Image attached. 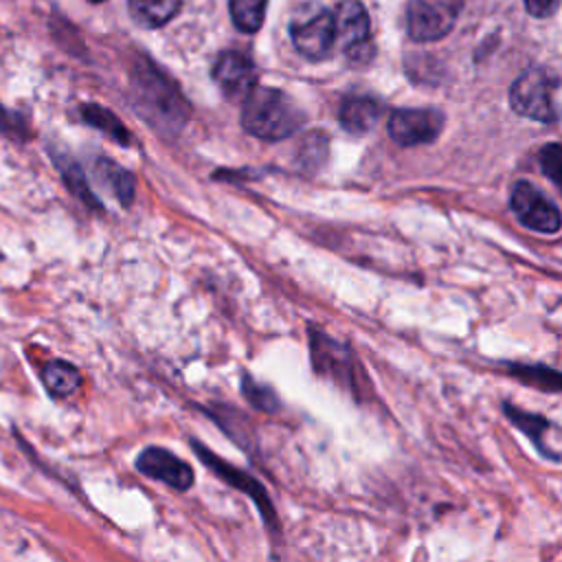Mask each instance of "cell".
<instances>
[{"label":"cell","instance_id":"obj_1","mask_svg":"<svg viewBox=\"0 0 562 562\" xmlns=\"http://www.w3.org/2000/svg\"><path fill=\"white\" fill-rule=\"evenodd\" d=\"M132 94L140 116L165 134H176L189 119V105L178 88L147 59L134 68Z\"/></svg>","mask_w":562,"mask_h":562},{"label":"cell","instance_id":"obj_2","mask_svg":"<svg viewBox=\"0 0 562 562\" xmlns=\"http://www.w3.org/2000/svg\"><path fill=\"white\" fill-rule=\"evenodd\" d=\"M303 110L283 90L255 88L241 105V127L261 140H281L303 125Z\"/></svg>","mask_w":562,"mask_h":562},{"label":"cell","instance_id":"obj_3","mask_svg":"<svg viewBox=\"0 0 562 562\" xmlns=\"http://www.w3.org/2000/svg\"><path fill=\"white\" fill-rule=\"evenodd\" d=\"M560 79L547 68H527L509 88V105L516 114L531 121L549 123L558 114L555 110V90Z\"/></svg>","mask_w":562,"mask_h":562},{"label":"cell","instance_id":"obj_4","mask_svg":"<svg viewBox=\"0 0 562 562\" xmlns=\"http://www.w3.org/2000/svg\"><path fill=\"white\" fill-rule=\"evenodd\" d=\"M336 46L347 55L349 61L364 64L373 57L371 22L360 0H342L334 11Z\"/></svg>","mask_w":562,"mask_h":562},{"label":"cell","instance_id":"obj_5","mask_svg":"<svg viewBox=\"0 0 562 562\" xmlns=\"http://www.w3.org/2000/svg\"><path fill=\"white\" fill-rule=\"evenodd\" d=\"M461 0H408L406 29L415 42H435L448 35L459 18Z\"/></svg>","mask_w":562,"mask_h":562},{"label":"cell","instance_id":"obj_6","mask_svg":"<svg viewBox=\"0 0 562 562\" xmlns=\"http://www.w3.org/2000/svg\"><path fill=\"white\" fill-rule=\"evenodd\" d=\"M443 130V114L437 108H400L389 116V134L402 147L432 143Z\"/></svg>","mask_w":562,"mask_h":562},{"label":"cell","instance_id":"obj_7","mask_svg":"<svg viewBox=\"0 0 562 562\" xmlns=\"http://www.w3.org/2000/svg\"><path fill=\"white\" fill-rule=\"evenodd\" d=\"M509 206L514 215L531 231L542 235H553L562 228L560 211L531 184L518 180L509 195Z\"/></svg>","mask_w":562,"mask_h":562},{"label":"cell","instance_id":"obj_8","mask_svg":"<svg viewBox=\"0 0 562 562\" xmlns=\"http://www.w3.org/2000/svg\"><path fill=\"white\" fill-rule=\"evenodd\" d=\"M191 446H193V450H195V454L215 472V476H220L226 485H231V487H237L239 492H244L257 507H259V514H261V518L266 520V525L270 527V529H277V514H274V505H272V501L268 498V494H266V487L257 481V479H252L250 474H246L244 470H239V468H235V465H231L228 461H224L222 457H217V454H213L206 446H200L198 441H191Z\"/></svg>","mask_w":562,"mask_h":562},{"label":"cell","instance_id":"obj_9","mask_svg":"<svg viewBox=\"0 0 562 562\" xmlns=\"http://www.w3.org/2000/svg\"><path fill=\"white\" fill-rule=\"evenodd\" d=\"M310 338H312V362L316 373L331 378L334 382H338L340 386L358 395L362 386H360L358 367L353 364L351 353L321 331H312Z\"/></svg>","mask_w":562,"mask_h":562},{"label":"cell","instance_id":"obj_10","mask_svg":"<svg viewBox=\"0 0 562 562\" xmlns=\"http://www.w3.org/2000/svg\"><path fill=\"white\" fill-rule=\"evenodd\" d=\"M290 35L294 42V48L307 57V59H325L334 46H336V26H334V13L321 9L314 11L290 26Z\"/></svg>","mask_w":562,"mask_h":562},{"label":"cell","instance_id":"obj_11","mask_svg":"<svg viewBox=\"0 0 562 562\" xmlns=\"http://www.w3.org/2000/svg\"><path fill=\"white\" fill-rule=\"evenodd\" d=\"M136 468L149 479L162 481L169 487L184 492L193 485V470L187 461L178 459L173 452L160 448V446H149L136 457Z\"/></svg>","mask_w":562,"mask_h":562},{"label":"cell","instance_id":"obj_12","mask_svg":"<svg viewBox=\"0 0 562 562\" xmlns=\"http://www.w3.org/2000/svg\"><path fill=\"white\" fill-rule=\"evenodd\" d=\"M213 77L228 99H246L257 88V70L252 61L237 50H226L213 66Z\"/></svg>","mask_w":562,"mask_h":562},{"label":"cell","instance_id":"obj_13","mask_svg":"<svg viewBox=\"0 0 562 562\" xmlns=\"http://www.w3.org/2000/svg\"><path fill=\"white\" fill-rule=\"evenodd\" d=\"M382 116V103L369 94H351L340 105V125L351 134H367Z\"/></svg>","mask_w":562,"mask_h":562},{"label":"cell","instance_id":"obj_14","mask_svg":"<svg viewBox=\"0 0 562 562\" xmlns=\"http://www.w3.org/2000/svg\"><path fill=\"white\" fill-rule=\"evenodd\" d=\"M503 411H505L507 419H509L518 430H522V432L531 439V443H533L547 459H558V457H560V454L549 446V430H551L553 426H551V422H549L547 417L536 415V413L520 411L518 406H514V404H509V402L503 404Z\"/></svg>","mask_w":562,"mask_h":562},{"label":"cell","instance_id":"obj_15","mask_svg":"<svg viewBox=\"0 0 562 562\" xmlns=\"http://www.w3.org/2000/svg\"><path fill=\"white\" fill-rule=\"evenodd\" d=\"M44 386L55 397H68L72 395L81 384V373L75 364L66 360H50L42 371Z\"/></svg>","mask_w":562,"mask_h":562},{"label":"cell","instance_id":"obj_16","mask_svg":"<svg viewBox=\"0 0 562 562\" xmlns=\"http://www.w3.org/2000/svg\"><path fill=\"white\" fill-rule=\"evenodd\" d=\"M182 0H130V11L143 26H162L180 9Z\"/></svg>","mask_w":562,"mask_h":562},{"label":"cell","instance_id":"obj_17","mask_svg":"<svg viewBox=\"0 0 562 562\" xmlns=\"http://www.w3.org/2000/svg\"><path fill=\"white\" fill-rule=\"evenodd\" d=\"M507 373H512L516 380L540 391H549V393L562 391V373L544 364H509Z\"/></svg>","mask_w":562,"mask_h":562},{"label":"cell","instance_id":"obj_18","mask_svg":"<svg viewBox=\"0 0 562 562\" xmlns=\"http://www.w3.org/2000/svg\"><path fill=\"white\" fill-rule=\"evenodd\" d=\"M97 173L105 184H110L112 193L127 206L134 200V176L125 171L121 165L112 160H99L97 162Z\"/></svg>","mask_w":562,"mask_h":562},{"label":"cell","instance_id":"obj_19","mask_svg":"<svg viewBox=\"0 0 562 562\" xmlns=\"http://www.w3.org/2000/svg\"><path fill=\"white\" fill-rule=\"evenodd\" d=\"M268 0H228L231 20L241 33H255L261 29L266 18Z\"/></svg>","mask_w":562,"mask_h":562},{"label":"cell","instance_id":"obj_20","mask_svg":"<svg viewBox=\"0 0 562 562\" xmlns=\"http://www.w3.org/2000/svg\"><path fill=\"white\" fill-rule=\"evenodd\" d=\"M81 116H83L86 123L99 127L101 132H105L108 136H112L116 143H121V145H127V143H130V134H127L125 125H123L112 112H108L105 108L94 105V103L83 105V108H81Z\"/></svg>","mask_w":562,"mask_h":562},{"label":"cell","instance_id":"obj_21","mask_svg":"<svg viewBox=\"0 0 562 562\" xmlns=\"http://www.w3.org/2000/svg\"><path fill=\"white\" fill-rule=\"evenodd\" d=\"M241 393L259 411L272 413L279 408V397L274 395V391L266 384H259L257 380H252L248 375H244V380H241Z\"/></svg>","mask_w":562,"mask_h":562},{"label":"cell","instance_id":"obj_22","mask_svg":"<svg viewBox=\"0 0 562 562\" xmlns=\"http://www.w3.org/2000/svg\"><path fill=\"white\" fill-rule=\"evenodd\" d=\"M542 173L562 191V143H549L540 149Z\"/></svg>","mask_w":562,"mask_h":562},{"label":"cell","instance_id":"obj_23","mask_svg":"<svg viewBox=\"0 0 562 562\" xmlns=\"http://www.w3.org/2000/svg\"><path fill=\"white\" fill-rule=\"evenodd\" d=\"M59 169L64 171V178H66L68 187L75 191V195H79V200H83L86 204L94 206V204H97V200H94V195L90 193V189H88V184H86V178H83L81 169H79L77 165H72V162H59Z\"/></svg>","mask_w":562,"mask_h":562},{"label":"cell","instance_id":"obj_24","mask_svg":"<svg viewBox=\"0 0 562 562\" xmlns=\"http://www.w3.org/2000/svg\"><path fill=\"white\" fill-rule=\"evenodd\" d=\"M24 127H22V123H20V119H15L9 110H4L2 105H0V132H4V134H20Z\"/></svg>","mask_w":562,"mask_h":562},{"label":"cell","instance_id":"obj_25","mask_svg":"<svg viewBox=\"0 0 562 562\" xmlns=\"http://www.w3.org/2000/svg\"><path fill=\"white\" fill-rule=\"evenodd\" d=\"M558 0H525V9L533 15V18H544L553 11Z\"/></svg>","mask_w":562,"mask_h":562},{"label":"cell","instance_id":"obj_26","mask_svg":"<svg viewBox=\"0 0 562 562\" xmlns=\"http://www.w3.org/2000/svg\"><path fill=\"white\" fill-rule=\"evenodd\" d=\"M92 2H101V0H92Z\"/></svg>","mask_w":562,"mask_h":562}]
</instances>
